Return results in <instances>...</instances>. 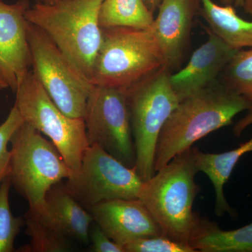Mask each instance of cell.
Here are the masks:
<instances>
[{"mask_svg": "<svg viewBox=\"0 0 252 252\" xmlns=\"http://www.w3.org/2000/svg\"><path fill=\"white\" fill-rule=\"evenodd\" d=\"M7 88H9L7 83H6V81L0 75V91L7 89Z\"/></svg>", "mask_w": 252, "mask_h": 252, "instance_id": "30", "label": "cell"}, {"mask_svg": "<svg viewBox=\"0 0 252 252\" xmlns=\"http://www.w3.org/2000/svg\"><path fill=\"white\" fill-rule=\"evenodd\" d=\"M201 14L209 29L233 49L252 48V21L237 14L233 5H220L212 0H200Z\"/></svg>", "mask_w": 252, "mask_h": 252, "instance_id": "17", "label": "cell"}, {"mask_svg": "<svg viewBox=\"0 0 252 252\" xmlns=\"http://www.w3.org/2000/svg\"><path fill=\"white\" fill-rule=\"evenodd\" d=\"M10 144L11 185L29 209L44 212L50 189L69 178L72 170L53 142L27 123L18 127Z\"/></svg>", "mask_w": 252, "mask_h": 252, "instance_id": "5", "label": "cell"}, {"mask_svg": "<svg viewBox=\"0 0 252 252\" xmlns=\"http://www.w3.org/2000/svg\"><path fill=\"white\" fill-rule=\"evenodd\" d=\"M88 210L99 228L123 247L138 238L162 235L157 222L139 198L107 200Z\"/></svg>", "mask_w": 252, "mask_h": 252, "instance_id": "12", "label": "cell"}, {"mask_svg": "<svg viewBox=\"0 0 252 252\" xmlns=\"http://www.w3.org/2000/svg\"><path fill=\"white\" fill-rule=\"evenodd\" d=\"M89 240L91 251L94 252H125L124 247L115 243L99 228L97 223L91 227Z\"/></svg>", "mask_w": 252, "mask_h": 252, "instance_id": "25", "label": "cell"}, {"mask_svg": "<svg viewBox=\"0 0 252 252\" xmlns=\"http://www.w3.org/2000/svg\"><path fill=\"white\" fill-rule=\"evenodd\" d=\"M200 0H162L150 28L170 72L180 67L188 49L194 16Z\"/></svg>", "mask_w": 252, "mask_h": 252, "instance_id": "14", "label": "cell"}, {"mask_svg": "<svg viewBox=\"0 0 252 252\" xmlns=\"http://www.w3.org/2000/svg\"><path fill=\"white\" fill-rule=\"evenodd\" d=\"M192 150L198 172L206 174L215 187L216 192L215 213L218 217L223 216L225 213L234 216L235 211L227 202L223 188L240 158L252 152V137L248 142L240 144L238 148L224 153H205L197 147H192Z\"/></svg>", "mask_w": 252, "mask_h": 252, "instance_id": "16", "label": "cell"}, {"mask_svg": "<svg viewBox=\"0 0 252 252\" xmlns=\"http://www.w3.org/2000/svg\"><path fill=\"white\" fill-rule=\"evenodd\" d=\"M153 12L144 0H103L99 13L102 28L125 27L150 29Z\"/></svg>", "mask_w": 252, "mask_h": 252, "instance_id": "19", "label": "cell"}, {"mask_svg": "<svg viewBox=\"0 0 252 252\" xmlns=\"http://www.w3.org/2000/svg\"><path fill=\"white\" fill-rule=\"evenodd\" d=\"M59 1H63V0H46L45 2L44 3H54Z\"/></svg>", "mask_w": 252, "mask_h": 252, "instance_id": "31", "label": "cell"}, {"mask_svg": "<svg viewBox=\"0 0 252 252\" xmlns=\"http://www.w3.org/2000/svg\"><path fill=\"white\" fill-rule=\"evenodd\" d=\"M198 172L190 147L144 181L138 195L162 235L189 245L200 233L205 220L193 211L200 190L195 181Z\"/></svg>", "mask_w": 252, "mask_h": 252, "instance_id": "1", "label": "cell"}, {"mask_svg": "<svg viewBox=\"0 0 252 252\" xmlns=\"http://www.w3.org/2000/svg\"><path fill=\"white\" fill-rule=\"evenodd\" d=\"M103 0H63L36 2L26 12L91 82L102 40L99 13Z\"/></svg>", "mask_w": 252, "mask_h": 252, "instance_id": "3", "label": "cell"}, {"mask_svg": "<svg viewBox=\"0 0 252 252\" xmlns=\"http://www.w3.org/2000/svg\"><path fill=\"white\" fill-rule=\"evenodd\" d=\"M22 116L14 105L9 115L0 125V186L9 175L11 151L8 148L11 137L23 123Z\"/></svg>", "mask_w": 252, "mask_h": 252, "instance_id": "23", "label": "cell"}, {"mask_svg": "<svg viewBox=\"0 0 252 252\" xmlns=\"http://www.w3.org/2000/svg\"><path fill=\"white\" fill-rule=\"evenodd\" d=\"M84 120L89 145L99 146L124 165L135 167V144L125 91L94 85Z\"/></svg>", "mask_w": 252, "mask_h": 252, "instance_id": "10", "label": "cell"}, {"mask_svg": "<svg viewBox=\"0 0 252 252\" xmlns=\"http://www.w3.org/2000/svg\"><path fill=\"white\" fill-rule=\"evenodd\" d=\"M65 180L64 189L87 210L107 200L138 198L143 184L135 167L95 144L86 149L79 170Z\"/></svg>", "mask_w": 252, "mask_h": 252, "instance_id": "9", "label": "cell"}, {"mask_svg": "<svg viewBox=\"0 0 252 252\" xmlns=\"http://www.w3.org/2000/svg\"><path fill=\"white\" fill-rule=\"evenodd\" d=\"M27 34L32 71L38 81L62 112L84 119L94 85L44 32L28 21Z\"/></svg>", "mask_w": 252, "mask_h": 252, "instance_id": "8", "label": "cell"}, {"mask_svg": "<svg viewBox=\"0 0 252 252\" xmlns=\"http://www.w3.org/2000/svg\"><path fill=\"white\" fill-rule=\"evenodd\" d=\"M197 252H252V223L233 230H223L205 219L200 233L191 243Z\"/></svg>", "mask_w": 252, "mask_h": 252, "instance_id": "18", "label": "cell"}, {"mask_svg": "<svg viewBox=\"0 0 252 252\" xmlns=\"http://www.w3.org/2000/svg\"><path fill=\"white\" fill-rule=\"evenodd\" d=\"M220 75L224 85L252 102V49L238 50Z\"/></svg>", "mask_w": 252, "mask_h": 252, "instance_id": "21", "label": "cell"}, {"mask_svg": "<svg viewBox=\"0 0 252 252\" xmlns=\"http://www.w3.org/2000/svg\"><path fill=\"white\" fill-rule=\"evenodd\" d=\"M44 214L68 238L87 245L94 218L69 192L62 182L51 187L46 197Z\"/></svg>", "mask_w": 252, "mask_h": 252, "instance_id": "15", "label": "cell"}, {"mask_svg": "<svg viewBox=\"0 0 252 252\" xmlns=\"http://www.w3.org/2000/svg\"><path fill=\"white\" fill-rule=\"evenodd\" d=\"M243 9L247 14L252 17V0H245Z\"/></svg>", "mask_w": 252, "mask_h": 252, "instance_id": "29", "label": "cell"}, {"mask_svg": "<svg viewBox=\"0 0 252 252\" xmlns=\"http://www.w3.org/2000/svg\"><path fill=\"white\" fill-rule=\"evenodd\" d=\"M147 7L151 11L154 12V10L158 8L159 5L161 2L162 0H144Z\"/></svg>", "mask_w": 252, "mask_h": 252, "instance_id": "28", "label": "cell"}, {"mask_svg": "<svg viewBox=\"0 0 252 252\" xmlns=\"http://www.w3.org/2000/svg\"><path fill=\"white\" fill-rule=\"evenodd\" d=\"M29 0H0V75L13 92L32 67L26 12Z\"/></svg>", "mask_w": 252, "mask_h": 252, "instance_id": "11", "label": "cell"}, {"mask_svg": "<svg viewBox=\"0 0 252 252\" xmlns=\"http://www.w3.org/2000/svg\"><path fill=\"white\" fill-rule=\"evenodd\" d=\"M15 105L23 120L49 137L72 172L81 166L89 147L85 122L61 110L31 70L18 85Z\"/></svg>", "mask_w": 252, "mask_h": 252, "instance_id": "7", "label": "cell"}, {"mask_svg": "<svg viewBox=\"0 0 252 252\" xmlns=\"http://www.w3.org/2000/svg\"><path fill=\"white\" fill-rule=\"evenodd\" d=\"M12 187L9 176L0 186V252H13L15 240L25 225V218L14 217L9 204L10 189Z\"/></svg>", "mask_w": 252, "mask_h": 252, "instance_id": "22", "label": "cell"}, {"mask_svg": "<svg viewBox=\"0 0 252 252\" xmlns=\"http://www.w3.org/2000/svg\"><path fill=\"white\" fill-rule=\"evenodd\" d=\"M26 233L31 238L21 251L26 252H64L69 249V238L59 229L45 214L28 210L25 214Z\"/></svg>", "mask_w": 252, "mask_h": 252, "instance_id": "20", "label": "cell"}, {"mask_svg": "<svg viewBox=\"0 0 252 252\" xmlns=\"http://www.w3.org/2000/svg\"><path fill=\"white\" fill-rule=\"evenodd\" d=\"M166 67L126 90L135 144L136 171L142 181L155 175L156 147L164 124L180 103Z\"/></svg>", "mask_w": 252, "mask_h": 252, "instance_id": "6", "label": "cell"}, {"mask_svg": "<svg viewBox=\"0 0 252 252\" xmlns=\"http://www.w3.org/2000/svg\"><path fill=\"white\" fill-rule=\"evenodd\" d=\"M102 40L91 83L126 91L166 67L151 29L102 28Z\"/></svg>", "mask_w": 252, "mask_h": 252, "instance_id": "4", "label": "cell"}, {"mask_svg": "<svg viewBox=\"0 0 252 252\" xmlns=\"http://www.w3.org/2000/svg\"><path fill=\"white\" fill-rule=\"evenodd\" d=\"M252 102L221 81L181 101L164 124L156 147L155 172L214 131L229 126Z\"/></svg>", "mask_w": 252, "mask_h": 252, "instance_id": "2", "label": "cell"}, {"mask_svg": "<svg viewBox=\"0 0 252 252\" xmlns=\"http://www.w3.org/2000/svg\"><path fill=\"white\" fill-rule=\"evenodd\" d=\"M252 124V109L249 111L248 114L243 119L235 124L233 132L237 137H240L244 130Z\"/></svg>", "mask_w": 252, "mask_h": 252, "instance_id": "26", "label": "cell"}, {"mask_svg": "<svg viewBox=\"0 0 252 252\" xmlns=\"http://www.w3.org/2000/svg\"><path fill=\"white\" fill-rule=\"evenodd\" d=\"M206 31V42L194 51L183 69L170 74V84L180 102L215 84L238 51L227 45L209 28Z\"/></svg>", "mask_w": 252, "mask_h": 252, "instance_id": "13", "label": "cell"}, {"mask_svg": "<svg viewBox=\"0 0 252 252\" xmlns=\"http://www.w3.org/2000/svg\"><path fill=\"white\" fill-rule=\"evenodd\" d=\"M124 248L126 252H197L188 244L179 243L162 235L137 239Z\"/></svg>", "mask_w": 252, "mask_h": 252, "instance_id": "24", "label": "cell"}, {"mask_svg": "<svg viewBox=\"0 0 252 252\" xmlns=\"http://www.w3.org/2000/svg\"><path fill=\"white\" fill-rule=\"evenodd\" d=\"M223 5H234L235 7H244L245 0H220Z\"/></svg>", "mask_w": 252, "mask_h": 252, "instance_id": "27", "label": "cell"}, {"mask_svg": "<svg viewBox=\"0 0 252 252\" xmlns=\"http://www.w3.org/2000/svg\"><path fill=\"white\" fill-rule=\"evenodd\" d=\"M46 0H36V2H45Z\"/></svg>", "mask_w": 252, "mask_h": 252, "instance_id": "32", "label": "cell"}]
</instances>
